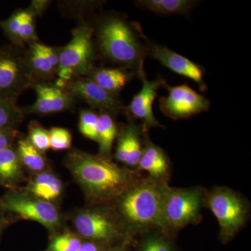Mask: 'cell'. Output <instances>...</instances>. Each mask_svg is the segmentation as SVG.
Returning <instances> with one entry per match:
<instances>
[{
	"label": "cell",
	"mask_w": 251,
	"mask_h": 251,
	"mask_svg": "<svg viewBox=\"0 0 251 251\" xmlns=\"http://www.w3.org/2000/svg\"><path fill=\"white\" fill-rule=\"evenodd\" d=\"M168 188L165 180L150 176L125 191L120 202V211L133 231L158 230L170 236L164 219V201Z\"/></svg>",
	"instance_id": "6da1fadb"
},
{
	"label": "cell",
	"mask_w": 251,
	"mask_h": 251,
	"mask_svg": "<svg viewBox=\"0 0 251 251\" xmlns=\"http://www.w3.org/2000/svg\"><path fill=\"white\" fill-rule=\"evenodd\" d=\"M70 169L80 184L92 196L108 198L125 192L132 186V176L106 157L73 151L69 155Z\"/></svg>",
	"instance_id": "7a4b0ae2"
},
{
	"label": "cell",
	"mask_w": 251,
	"mask_h": 251,
	"mask_svg": "<svg viewBox=\"0 0 251 251\" xmlns=\"http://www.w3.org/2000/svg\"><path fill=\"white\" fill-rule=\"evenodd\" d=\"M97 39L102 53L127 67H143L144 50L134 31L123 19L105 18L99 24Z\"/></svg>",
	"instance_id": "3957f363"
},
{
	"label": "cell",
	"mask_w": 251,
	"mask_h": 251,
	"mask_svg": "<svg viewBox=\"0 0 251 251\" xmlns=\"http://www.w3.org/2000/svg\"><path fill=\"white\" fill-rule=\"evenodd\" d=\"M205 204L219 222L220 241L227 244L247 223L249 204L240 195L226 187L214 188L206 194Z\"/></svg>",
	"instance_id": "277c9868"
},
{
	"label": "cell",
	"mask_w": 251,
	"mask_h": 251,
	"mask_svg": "<svg viewBox=\"0 0 251 251\" xmlns=\"http://www.w3.org/2000/svg\"><path fill=\"white\" fill-rule=\"evenodd\" d=\"M94 29L87 23L80 25L72 31L70 42L61 48L57 75L67 81L90 74L93 71Z\"/></svg>",
	"instance_id": "5b68a950"
},
{
	"label": "cell",
	"mask_w": 251,
	"mask_h": 251,
	"mask_svg": "<svg viewBox=\"0 0 251 251\" xmlns=\"http://www.w3.org/2000/svg\"><path fill=\"white\" fill-rule=\"evenodd\" d=\"M206 196L202 188H175L168 186L165 196L164 219L169 235L173 231L201 221V210L205 203Z\"/></svg>",
	"instance_id": "8992f818"
},
{
	"label": "cell",
	"mask_w": 251,
	"mask_h": 251,
	"mask_svg": "<svg viewBox=\"0 0 251 251\" xmlns=\"http://www.w3.org/2000/svg\"><path fill=\"white\" fill-rule=\"evenodd\" d=\"M21 48L13 44L0 48V97L15 100L36 82Z\"/></svg>",
	"instance_id": "52a82bcc"
},
{
	"label": "cell",
	"mask_w": 251,
	"mask_h": 251,
	"mask_svg": "<svg viewBox=\"0 0 251 251\" xmlns=\"http://www.w3.org/2000/svg\"><path fill=\"white\" fill-rule=\"evenodd\" d=\"M168 95L159 100V107L165 115L173 120L186 119L209 110L210 102L188 85L170 86L163 80Z\"/></svg>",
	"instance_id": "ba28073f"
},
{
	"label": "cell",
	"mask_w": 251,
	"mask_h": 251,
	"mask_svg": "<svg viewBox=\"0 0 251 251\" xmlns=\"http://www.w3.org/2000/svg\"><path fill=\"white\" fill-rule=\"evenodd\" d=\"M0 210L14 213L50 229L55 227L59 223V212L53 204L14 191L6 193L0 199Z\"/></svg>",
	"instance_id": "9c48e42d"
},
{
	"label": "cell",
	"mask_w": 251,
	"mask_h": 251,
	"mask_svg": "<svg viewBox=\"0 0 251 251\" xmlns=\"http://www.w3.org/2000/svg\"><path fill=\"white\" fill-rule=\"evenodd\" d=\"M138 75L141 77V90L132 99L127 107V111L130 116L143 122L144 128L148 130L153 127H163L158 122L153 112V103L157 97V92L163 86V79L149 80L145 77L143 67L138 70Z\"/></svg>",
	"instance_id": "30bf717a"
},
{
	"label": "cell",
	"mask_w": 251,
	"mask_h": 251,
	"mask_svg": "<svg viewBox=\"0 0 251 251\" xmlns=\"http://www.w3.org/2000/svg\"><path fill=\"white\" fill-rule=\"evenodd\" d=\"M66 90L73 97L82 99L92 108L107 113H115L122 109L121 102L115 96L103 90L90 77H79L69 81Z\"/></svg>",
	"instance_id": "8fae6325"
},
{
	"label": "cell",
	"mask_w": 251,
	"mask_h": 251,
	"mask_svg": "<svg viewBox=\"0 0 251 251\" xmlns=\"http://www.w3.org/2000/svg\"><path fill=\"white\" fill-rule=\"evenodd\" d=\"M31 87L35 90V103L27 109L31 113L44 115L69 110L74 103V97L66 90L44 82H36Z\"/></svg>",
	"instance_id": "7c38bea8"
},
{
	"label": "cell",
	"mask_w": 251,
	"mask_h": 251,
	"mask_svg": "<svg viewBox=\"0 0 251 251\" xmlns=\"http://www.w3.org/2000/svg\"><path fill=\"white\" fill-rule=\"evenodd\" d=\"M150 54L164 67L196 82L202 92L206 90V85L203 79L204 72L202 68L196 63L166 46L161 45L151 46Z\"/></svg>",
	"instance_id": "4fadbf2b"
},
{
	"label": "cell",
	"mask_w": 251,
	"mask_h": 251,
	"mask_svg": "<svg viewBox=\"0 0 251 251\" xmlns=\"http://www.w3.org/2000/svg\"><path fill=\"white\" fill-rule=\"evenodd\" d=\"M75 226L81 235L94 242H110L119 234L115 222L99 212L82 213L75 218Z\"/></svg>",
	"instance_id": "5bb4252c"
},
{
	"label": "cell",
	"mask_w": 251,
	"mask_h": 251,
	"mask_svg": "<svg viewBox=\"0 0 251 251\" xmlns=\"http://www.w3.org/2000/svg\"><path fill=\"white\" fill-rule=\"evenodd\" d=\"M138 167L154 179L165 180L169 170V161L163 150L147 140Z\"/></svg>",
	"instance_id": "9a60e30c"
},
{
	"label": "cell",
	"mask_w": 251,
	"mask_h": 251,
	"mask_svg": "<svg viewBox=\"0 0 251 251\" xmlns=\"http://www.w3.org/2000/svg\"><path fill=\"white\" fill-rule=\"evenodd\" d=\"M90 74V79L114 96L125 87L130 79L129 74L120 69L102 68L92 71Z\"/></svg>",
	"instance_id": "2e32d148"
},
{
	"label": "cell",
	"mask_w": 251,
	"mask_h": 251,
	"mask_svg": "<svg viewBox=\"0 0 251 251\" xmlns=\"http://www.w3.org/2000/svg\"><path fill=\"white\" fill-rule=\"evenodd\" d=\"M198 4L190 0H140L136 5L158 15H187Z\"/></svg>",
	"instance_id": "e0dca14e"
},
{
	"label": "cell",
	"mask_w": 251,
	"mask_h": 251,
	"mask_svg": "<svg viewBox=\"0 0 251 251\" xmlns=\"http://www.w3.org/2000/svg\"><path fill=\"white\" fill-rule=\"evenodd\" d=\"M26 52L27 67L35 82H42L53 78L57 71L52 67L47 57L36 46V41L29 44Z\"/></svg>",
	"instance_id": "ac0fdd59"
},
{
	"label": "cell",
	"mask_w": 251,
	"mask_h": 251,
	"mask_svg": "<svg viewBox=\"0 0 251 251\" xmlns=\"http://www.w3.org/2000/svg\"><path fill=\"white\" fill-rule=\"evenodd\" d=\"M21 162L17 151L12 147L0 152V182L9 186L21 176Z\"/></svg>",
	"instance_id": "d6986e66"
},
{
	"label": "cell",
	"mask_w": 251,
	"mask_h": 251,
	"mask_svg": "<svg viewBox=\"0 0 251 251\" xmlns=\"http://www.w3.org/2000/svg\"><path fill=\"white\" fill-rule=\"evenodd\" d=\"M62 189V181L53 174L48 173L38 175L30 187L34 196L47 202L58 198Z\"/></svg>",
	"instance_id": "ffe728a7"
},
{
	"label": "cell",
	"mask_w": 251,
	"mask_h": 251,
	"mask_svg": "<svg viewBox=\"0 0 251 251\" xmlns=\"http://www.w3.org/2000/svg\"><path fill=\"white\" fill-rule=\"evenodd\" d=\"M117 126L110 114L103 112L99 115L97 135L99 150L102 156L106 157L111 152L112 145L117 135Z\"/></svg>",
	"instance_id": "44dd1931"
},
{
	"label": "cell",
	"mask_w": 251,
	"mask_h": 251,
	"mask_svg": "<svg viewBox=\"0 0 251 251\" xmlns=\"http://www.w3.org/2000/svg\"><path fill=\"white\" fill-rule=\"evenodd\" d=\"M17 151L20 161L33 171H42L46 166L45 158L41 151L36 150L29 140L21 139L18 141Z\"/></svg>",
	"instance_id": "7402d4cb"
},
{
	"label": "cell",
	"mask_w": 251,
	"mask_h": 251,
	"mask_svg": "<svg viewBox=\"0 0 251 251\" xmlns=\"http://www.w3.org/2000/svg\"><path fill=\"white\" fill-rule=\"evenodd\" d=\"M24 118V110L16 100L0 97V128H13Z\"/></svg>",
	"instance_id": "603a6c76"
},
{
	"label": "cell",
	"mask_w": 251,
	"mask_h": 251,
	"mask_svg": "<svg viewBox=\"0 0 251 251\" xmlns=\"http://www.w3.org/2000/svg\"><path fill=\"white\" fill-rule=\"evenodd\" d=\"M137 251H177L171 237L158 230H151L141 239Z\"/></svg>",
	"instance_id": "cb8c5ba5"
},
{
	"label": "cell",
	"mask_w": 251,
	"mask_h": 251,
	"mask_svg": "<svg viewBox=\"0 0 251 251\" xmlns=\"http://www.w3.org/2000/svg\"><path fill=\"white\" fill-rule=\"evenodd\" d=\"M128 140V155L126 164L128 166L135 167L141 158L143 148L140 143V130L135 125H130L125 127Z\"/></svg>",
	"instance_id": "d4e9b609"
},
{
	"label": "cell",
	"mask_w": 251,
	"mask_h": 251,
	"mask_svg": "<svg viewBox=\"0 0 251 251\" xmlns=\"http://www.w3.org/2000/svg\"><path fill=\"white\" fill-rule=\"evenodd\" d=\"M36 16L35 13L34 12L30 7L27 9V14L23 21L22 26L18 33L15 44L13 45L23 47L25 44H32V43L37 41V34L36 30Z\"/></svg>",
	"instance_id": "484cf974"
},
{
	"label": "cell",
	"mask_w": 251,
	"mask_h": 251,
	"mask_svg": "<svg viewBox=\"0 0 251 251\" xmlns=\"http://www.w3.org/2000/svg\"><path fill=\"white\" fill-rule=\"evenodd\" d=\"M26 14L27 9H18L7 19L0 21V27L2 29L5 35L11 41L12 44H15Z\"/></svg>",
	"instance_id": "4316f807"
},
{
	"label": "cell",
	"mask_w": 251,
	"mask_h": 251,
	"mask_svg": "<svg viewBox=\"0 0 251 251\" xmlns=\"http://www.w3.org/2000/svg\"><path fill=\"white\" fill-rule=\"evenodd\" d=\"M99 115L92 110H82L79 119V130L85 138L98 142L97 125Z\"/></svg>",
	"instance_id": "83f0119b"
},
{
	"label": "cell",
	"mask_w": 251,
	"mask_h": 251,
	"mask_svg": "<svg viewBox=\"0 0 251 251\" xmlns=\"http://www.w3.org/2000/svg\"><path fill=\"white\" fill-rule=\"evenodd\" d=\"M28 140L41 152H44L50 148L49 130L36 122H32L29 126Z\"/></svg>",
	"instance_id": "f1b7e54d"
},
{
	"label": "cell",
	"mask_w": 251,
	"mask_h": 251,
	"mask_svg": "<svg viewBox=\"0 0 251 251\" xmlns=\"http://www.w3.org/2000/svg\"><path fill=\"white\" fill-rule=\"evenodd\" d=\"M50 148L55 151H62L71 148L72 135L69 130L59 127H53L49 131Z\"/></svg>",
	"instance_id": "f546056e"
},
{
	"label": "cell",
	"mask_w": 251,
	"mask_h": 251,
	"mask_svg": "<svg viewBox=\"0 0 251 251\" xmlns=\"http://www.w3.org/2000/svg\"><path fill=\"white\" fill-rule=\"evenodd\" d=\"M82 242L72 234H64L54 238L49 251H77Z\"/></svg>",
	"instance_id": "4dcf8cb0"
},
{
	"label": "cell",
	"mask_w": 251,
	"mask_h": 251,
	"mask_svg": "<svg viewBox=\"0 0 251 251\" xmlns=\"http://www.w3.org/2000/svg\"><path fill=\"white\" fill-rule=\"evenodd\" d=\"M36 46L41 52L47 57L52 67L56 71L58 70L59 65V56H60L61 48H54L46 46L45 44L36 41Z\"/></svg>",
	"instance_id": "1f68e13d"
},
{
	"label": "cell",
	"mask_w": 251,
	"mask_h": 251,
	"mask_svg": "<svg viewBox=\"0 0 251 251\" xmlns=\"http://www.w3.org/2000/svg\"><path fill=\"white\" fill-rule=\"evenodd\" d=\"M128 155V140L125 128L122 130V134L119 138L115 156L119 161L126 163Z\"/></svg>",
	"instance_id": "d6a6232c"
},
{
	"label": "cell",
	"mask_w": 251,
	"mask_h": 251,
	"mask_svg": "<svg viewBox=\"0 0 251 251\" xmlns=\"http://www.w3.org/2000/svg\"><path fill=\"white\" fill-rule=\"evenodd\" d=\"M16 137V130L13 128H0V152L11 147Z\"/></svg>",
	"instance_id": "836d02e7"
},
{
	"label": "cell",
	"mask_w": 251,
	"mask_h": 251,
	"mask_svg": "<svg viewBox=\"0 0 251 251\" xmlns=\"http://www.w3.org/2000/svg\"><path fill=\"white\" fill-rule=\"evenodd\" d=\"M49 2V1H33L30 8L37 16L42 14L45 11Z\"/></svg>",
	"instance_id": "e575fe53"
},
{
	"label": "cell",
	"mask_w": 251,
	"mask_h": 251,
	"mask_svg": "<svg viewBox=\"0 0 251 251\" xmlns=\"http://www.w3.org/2000/svg\"><path fill=\"white\" fill-rule=\"evenodd\" d=\"M77 251H99V247L93 242H86L82 244Z\"/></svg>",
	"instance_id": "d590c367"
},
{
	"label": "cell",
	"mask_w": 251,
	"mask_h": 251,
	"mask_svg": "<svg viewBox=\"0 0 251 251\" xmlns=\"http://www.w3.org/2000/svg\"><path fill=\"white\" fill-rule=\"evenodd\" d=\"M4 227V220L0 219V235L2 232L3 227Z\"/></svg>",
	"instance_id": "8d00e7d4"
},
{
	"label": "cell",
	"mask_w": 251,
	"mask_h": 251,
	"mask_svg": "<svg viewBox=\"0 0 251 251\" xmlns=\"http://www.w3.org/2000/svg\"><path fill=\"white\" fill-rule=\"evenodd\" d=\"M107 251H126L125 248L124 247H118L115 248V249H112V250H109Z\"/></svg>",
	"instance_id": "74e56055"
}]
</instances>
